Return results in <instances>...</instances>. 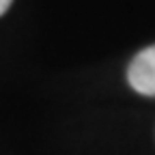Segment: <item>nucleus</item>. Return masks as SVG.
Listing matches in <instances>:
<instances>
[{
    "label": "nucleus",
    "mask_w": 155,
    "mask_h": 155,
    "mask_svg": "<svg viewBox=\"0 0 155 155\" xmlns=\"http://www.w3.org/2000/svg\"><path fill=\"white\" fill-rule=\"evenodd\" d=\"M127 80L136 93L155 97V45L136 54L127 69Z\"/></svg>",
    "instance_id": "1"
},
{
    "label": "nucleus",
    "mask_w": 155,
    "mask_h": 155,
    "mask_svg": "<svg viewBox=\"0 0 155 155\" xmlns=\"http://www.w3.org/2000/svg\"><path fill=\"white\" fill-rule=\"evenodd\" d=\"M11 2H13V0H0V15H2V13L11 7Z\"/></svg>",
    "instance_id": "2"
}]
</instances>
